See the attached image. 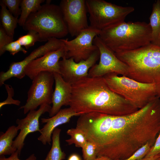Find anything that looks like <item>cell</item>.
I'll list each match as a JSON object with an SVG mask.
<instances>
[{"mask_svg": "<svg viewBox=\"0 0 160 160\" xmlns=\"http://www.w3.org/2000/svg\"><path fill=\"white\" fill-rule=\"evenodd\" d=\"M85 134L97 148V156L123 160L148 143L154 144L160 132V99L156 97L143 108L116 116L94 112Z\"/></svg>", "mask_w": 160, "mask_h": 160, "instance_id": "1", "label": "cell"}, {"mask_svg": "<svg viewBox=\"0 0 160 160\" xmlns=\"http://www.w3.org/2000/svg\"><path fill=\"white\" fill-rule=\"evenodd\" d=\"M69 105L76 113L97 112L116 116L130 114L139 109L111 90L103 77L88 76L72 85Z\"/></svg>", "mask_w": 160, "mask_h": 160, "instance_id": "2", "label": "cell"}, {"mask_svg": "<svg viewBox=\"0 0 160 160\" xmlns=\"http://www.w3.org/2000/svg\"><path fill=\"white\" fill-rule=\"evenodd\" d=\"M129 66L127 77L142 83L154 84L160 98V47L150 44L136 49L115 53Z\"/></svg>", "mask_w": 160, "mask_h": 160, "instance_id": "3", "label": "cell"}, {"mask_svg": "<svg viewBox=\"0 0 160 160\" xmlns=\"http://www.w3.org/2000/svg\"><path fill=\"white\" fill-rule=\"evenodd\" d=\"M115 53L135 50L151 44V30L144 22H125L100 31L98 36Z\"/></svg>", "mask_w": 160, "mask_h": 160, "instance_id": "4", "label": "cell"}, {"mask_svg": "<svg viewBox=\"0 0 160 160\" xmlns=\"http://www.w3.org/2000/svg\"><path fill=\"white\" fill-rule=\"evenodd\" d=\"M50 2L48 1L37 11L31 14L23 26L25 31L37 32L39 41H47L52 38H62L68 33L59 6Z\"/></svg>", "mask_w": 160, "mask_h": 160, "instance_id": "5", "label": "cell"}, {"mask_svg": "<svg viewBox=\"0 0 160 160\" xmlns=\"http://www.w3.org/2000/svg\"><path fill=\"white\" fill-rule=\"evenodd\" d=\"M113 91L141 109L157 96L154 84L142 83L125 76L114 73L103 77Z\"/></svg>", "mask_w": 160, "mask_h": 160, "instance_id": "6", "label": "cell"}, {"mask_svg": "<svg viewBox=\"0 0 160 160\" xmlns=\"http://www.w3.org/2000/svg\"><path fill=\"white\" fill-rule=\"evenodd\" d=\"M86 3L89 26L100 31L124 22L135 10L132 7L119 6L104 0H86Z\"/></svg>", "mask_w": 160, "mask_h": 160, "instance_id": "7", "label": "cell"}, {"mask_svg": "<svg viewBox=\"0 0 160 160\" xmlns=\"http://www.w3.org/2000/svg\"><path fill=\"white\" fill-rule=\"evenodd\" d=\"M28 92L25 104L20 109H23L26 114L31 110H36L39 106L52 104L53 87L55 79L53 73L44 71L38 74L32 80Z\"/></svg>", "mask_w": 160, "mask_h": 160, "instance_id": "8", "label": "cell"}, {"mask_svg": "<svg viewBox=\"0 0 160 160\" xmlns=\"http://www.w3.org/2000/svg\"><path fill=\"white\" fill-rule=\"evenodd\" d=\"M93 44L99 51V62L90 69L88 77H103L111 73L127 76L129 66L116 57L114 52L103 42L98 36L95 38Z\"/></svg>", "mask_w": 160, "mask_h": 160, "instance_id": "9", "label": "cell"}, {"mask_svg": "<svg viewBox=\"0 0 160 160\" xmlns=\"http://www.w3.org/2000/svg\"><path fill=\"white\" fill-rule=\"evenodd\" d=\"M100 32L89 26L72 40L61 39L66 52L65 58H72L77 63L88 58L98 49L94 44L93 40L96 36H99Z\"/></svg>", "mask_w": 160, "mask_h": 160, "instance_id": "10", "label": "cell"}, {"mask_svg": "<svg viewBox=\"0 0 160 160\" xmlns=\"http://www.w3.org/2000/svg\"><path fill=\"white\" fill-rule=\"evenodd\" d=\"M68 32L77 36L88 28L86 0H62L59 5Z\"/></svg>", "mask_w": 160, "mask_h": 160, "instance_id": "11", "label": "cell"}, {"mask_svg": "<svg viewBox=\"0 0 160 160\" xmlns=\"http://www.w3.org/2000/svg\"><path fill=\"white\" fill-rule=\"evenodd\" d=\"M64 46V43L61 39L52 38L44 45L34 50L22 60L12 63L7 71H2L0 73V86L4 84L5 81L12 77L23 78L25 76V69L30 62L49 52L57 50Z\"/></svg>", "mask_w": 160, "mask_h": 160, "instance_id": "12", "label": "cell"}, {"mask_svg": "<svg viewBox=\"0 0 160 160\" xmlns=\"http://www.w3.org/2000/svg\"><path fill=\"white\" fill-rule=\"evenodd\" d=\"M98 49L88 58L77 63L71 58H62L59 61L60 74L63 79L71 85L88 76L90 69L99 60Z\"/></svg>", "mask_w": 160, "mask_h": 160, "instance_id": "13", "label": "cell"}, {"mask_svg": "<svg viewBox=\"0 0 160 160\" xmlns=\"http://www.w3.org/2000/svg\"><path fill=\"white\" fill-rule=\"evenodd\" d=\"M51 108V106L50 105H42L37 110L29 111L24 118L16 120L17 126L20 131L13 141L12 146L18 152L19 156L24 145L25 138L28 135L37 131L40 133L39 118L46 112L49 113Z\"/></svg>", "mask_w": 160, "mask_h": 160, "instance_id": "14", "label": "cell"}, {"mask_svg": "<svg viewBox=\"0 0 160 160\" xmlns=\"http://www.w3.org/2000/svg\"><path fill=\"white\" fill-rule=\"evenodd\" d=\"M65 45L57 50L49 52L30 62L25 67V76L33 80L39 73L47 71L60 73V59L65 58Z\"/></svg>", "mask_w": 160, "mask_h": 160, "instance_id": "15", "label": "cell"}, {"mask_svg": "<svg viewBox=\"0 0 160 160\" xmlns=\"http://www.w3.org/2000/svg\"><path fill=\"white\" fill-rule=\"evenodd\" d=\"M83 114L75 112L70 107L61 109L55 115L50 118H41V122L45 123L41 129V135L38 140L43 145H50L52 141V136L54 129L62 124L68 122L74 116H80Z\"/></svg>", "mask_w": 160, "mask_h": 160, "instance_id": "16", "label": "cell"}, {"mask_svg": "<svg viewBox=\"0 0 160 160\" xmlns=\"http://www.w3.org/2000/svg\"><path fill=\"white\" fill-rule=\"evenodd\" d=\"M55 87L53 93L51 108L48 113L52 117L63 105H69L72 94V85L65 81L60 74L54 73Z\"/></svg>", "mask_w": 160, "mask_h": 160, "instance_id": "17", "label": "cell"}, {"mask_svg": "<svg viewBox=\"0 0 160 160\" xmlns=\"http://www.w3.org/2000/svg\"><path fill=\"white\" fill-rule=\"evenodd\" d=\"M149 21L151 30V44L160 47V0L153 4Z\"/></svg>", "mask_w": 160, "mask_h": 160, "instance_id": "18", "label": "cell"}, {"mask_svg": "<svg viewBox=\"0 0 160 160\" xmlns=\"http://www.w3.org/2000/svg\"><path fill=\"white\" fill-rule=\"evenodd\" d=\"M19 129L12 125L0 136V156L11 155L15 150L12 146L13 139L17 135Z\"/></svg>", "mask_w": 160, "mask_h": 160, "instance_id": "19", "label": "cell"}, {"mask_svg": "<svg viewBox=\"0 0 160 160\" xmlns=\"http://www.w3.org/2000/svg\"><path fill=\"white\" fill-rule=\"evenodd\" d=\"M0 20L1 25L6 33L13 38L15 30L18 23V19L15 17L1 1Z\"/></svg>", "mask_w": 160, "mask_h": 160, "instance_id": "20", "label": "cell"}, {"mask_svg": "<svg viewBox=\"0 0 160 160\" xmlns=\"http://www.w3.org/2000/svg\"><path fill=\"white\" fill-rule=\"evenodd\" d=\"M44 0H22L20 7L21 13L18 19V24L23 26L29 15L35 12L41 8V4L44 1Z\"/></svg>", "mask_w": 160, "mask_h": 160, "instance_id": "21", "label": "cell"}, {"mask_svg": "<svg viewBox=\"0 0 160 160\" xmlns=\"http://www.w3.org/2000/svg\"><path fill=\"white\" fill-rule=\"evenodd\" d=\"M61 129L57 127L52 132L51 148L44 160H63L65 159L66 155L62 151L60 145V135Z\"/></svg>", "mask_w": 160, "mask_h": 160, "instance_id": "22", "label": "cell"}, {"mask_svg": "<svg viewBox=\"0 0 160 160\" xmlns=\"http://www.w3.org/2000/svg\"><path fill=\"white\" fill-rule=\"evenodd\" d=\"M70 138L65 141L68 145L74 144L76 147L82 148L86 144L87 140L85 135L80 129L76 128L68 129L66 132Z\"/></svg>", "mask_w": 160, "mask_h": 160, "instance_id": "23", "label": "cell"}, {"mask_svg": "<svg viewBox=\"0 0 160 160\" xmlns=\"http://www.w3.org/2000/svg\"><path fill=\"white\" fill-rule=\"evenodd\" d=\"M19 44L25 49H28L37 41H40L39 36L36 31L31 30L27 34L20 36L17 40Z\"/></svg>", "mask_w": 160, "mask_h": 160, "instance_id": "24", "label": "cell"}, {"mask_svg": "<svg viewBox=\"0 0 160 160\" xmlns=\"http://www.w3.org/2000/svg\"><path fill=\"white\" fill-rule=\"evenodd\" d=\"M82 149L84 160H92L97 157V147L93 143L87 141Z\"/></svg>", "mask_w": 160, "mask_h": 160, "instance_id": "25", "label": "cell"}, {"mask_svg": "<svg viewBox=\"0 0 160 160\" xmlns=\"http://www.w3.org/2000/svg\"><path fill=\"white\" fill-rule=\"evenodd\" d=\"M7 7L9 12L16 18L18 17L21 13V0H2L1 1Z\"/></svg>", "mask_w": 160, "mask_h": 160, "instance_id": "26", "label": "cell"}, {"mask_svg": "<svg viewBox=\"0 0 160 160\" xmlns=\"http://www.w3.org/2000/svg\"><path fill=\"white\" fill-rule=\"evenodd\" d=\"M151 143H148L136 151L128 158L123 160H140L145 157L153 145Z\"/></svg>", "mask_w": 160, "mask_h": 160, "instance_id": "27", "label": "cell"}, {"mask_svg": "<svg viewBox=\"0 0 160 160\" xmlns=\"http://www.w3.org/2000/svg\"><path fill=\"white\" fill-rule=\"evenodd\" d=\"M6 90L7 92L8 96L6 99L0 103V108L5 105L13 104L19 106L21 102L17 100H14L12 98L14 94V89L10 85L4 84Z\"/></svg>", "mask_w": 160, "mask_h": 160, "instance_id": "28", "label": "cell"}, {"mask_svg": "<svg viewBox=\"0 0 160 160\" xmlns=\"http://www.w3.org/2000/svg\"><path fill=\"white\" fill-rule=\"evenodd\" d=\"M6 51L9 52L12 55H15L20 52H21L24 54H26L27 52V51L22 47L17 40L12 42L4 47L3 53Z\"/></svg>", "mask_w": 160, "mask_h": 160, "instance_id": "29", "label": "cell"}, {"mask_svg": "<svg viewBox=\"0 0 160 160\" xmlns=\"http://www.w3.org/2000/svg\"><path fill=\"white\" fill-rule=\"evenodd\" d=\"M13 41V38L9 36L2 26H0V55L3 53L4 47L7 44Z\"/></svg>", "mask_w": 160, "mask_h": 160, "instance_id": "30", "label": "cell"}, {"mask_svg": "<svg viewBox=\"0 0 160 160\" xmlns=\"http://www.w3.org/2000/svg\"><path fill=\"white\" fill-rule=\"evenodd\" d=\"M160 154V132L156 141L145 157H150Z\"/></svg>", "mask_w": 160, "mask_h": 160, "instance_id": "31", "label": "cell"}, {"mask_svg": "<svg viewBox=\"0 0 160 160\" xmlns=\"http://www.w3.org/2000/svg\"><path fill=\"white\" fill-rule=\"evenodd\" d=\"M19 153L16 151L8 158H6L5 156H0V160H21L19 158ZM36 158L35 155L32 154L25 160H36Z\"/></svg>", "mask_w": 160, "mask_h": 160, "instance_id": "32", "label": "cell"}, {"mask_svg": "<svg viewBox=\"0 0 160 160\" xmlns=\"http://www.w3.org/2000/svg\"><path fill=\"white\" fill-rule=\"evenodd\" d=\"M67 160H81V159L78 154L73 153L69 156Z\"/></svg>", "mask_w": 160, "mask_h": 160, "instance_id": "33", "label": "cell"}, {"mask_svg": "<svg viewBox=\"0 0 160 160\" xmlns=\"http://www.w3.org/2000/svg\"><path fill=\"white\" fill-rule=\"evenodd\" d=\"M160 156V154L150 157H145L140 160H155Z\"/></svg>", "mask_w": 160, "mask_h": 160, "instance_id": "34", "label": "cell"}, {"mask_svg": "<svg viewBox=\"0 0 160 160\" xmlns=\"http://www.w3.org/2000/svg\"><path fill=\"white\" fill-rule=\"evenodd\" d=\"M92 160H113L103 156H97L95 159Z\"/></svg>", "mask_w": 160, "mask_h": 160, "instance_id": "35", "label": "cell"}, {"mask_svg": "<svg viewBox=\"0 0 160 160\" xmlns=\"http://www.w3.org/2000/svg\"><path fill=\"white\" fill-rule=\"evenodd\" d=\"M155 160H160V156L156 159H155Z\"/></svg>", "mask_w": 160, "mask_h": 160, "instance_id": "36", "label": "cell"}]
</instances>
